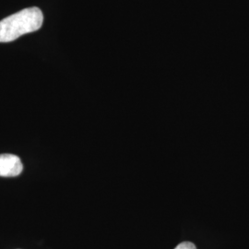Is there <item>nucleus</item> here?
<instances>
[{"instance_id": "obj_1", "label": "nucleus", "mask_w": 249, "mask_h": 249, "mask_svg": "<svg viewBox=\"0 0 249 249\" xmlns=\"http://www.w3.org/2000/svg\"><path fill=\"white\" fill-rule=\"evenodd\" d=\"M44 22L42 10L36 7L22 9L0 20V43H9L38 31Z\"/></svg>"}, {"instance_id": "obj_2", "label": "nucleus", "mask_w": 249, "mask_h": 249, "mask_svg": "<svg viewBox=\"0 0 249 249\" xmlns=\"http://www.w3.org/2000/svg\"><path fill=\"white\" fill-rule=\"evenodd\" d=\"M22 169V162L17 155L0 154V177L15 178L21 174Z\"/></svg>"}, {"instance_id": "obj_3", "label": "nucleus", "mask_w": 249, "mask_h": 249, "mask_svg": "<svg viewBox=\"0 0 249 249\" xmlns=\"http://www.w3.org/2000/svg\"><path fill=\"white\" fill-rule=\"evenodd\" d=\"M175 249H196V246L191 242H183Z\"/></svg>"}]
</instances>
